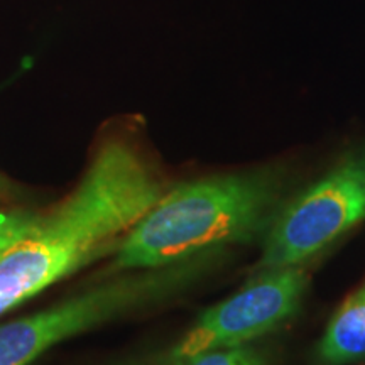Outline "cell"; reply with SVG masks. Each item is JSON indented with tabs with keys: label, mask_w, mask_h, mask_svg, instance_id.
Returning a JSON list of instances; mask_svg holds the SVG:
<instances>
[{
	"label": "cell",
	"mask_w": 365,
	"mask_h": 365,
	"mask_svg": "<svg viewBox=\"0 0 365 365\" xmlns=\"http://www.w3.org/2000/svg\"><path fill=\"white\" fill-rule=\"evenodd\" d=\"M303 266L257 271L230 298L208 308L170 354L173 365L210 350L247 345L293 318L308 289Z\"/></svg>",
	"instance_id": "5"
},
{
	"label": "cell",
	"mask_w": 365,
	"mask_h": 365,
	"mask_svg": "<svg viewBox=\"0 0 365 365\" xmlns=\"http://www.w3.org/2000/svg\"><path fill=\"white\" fill-rule=\"evenodd\" d=\"M284 166H262L181 182L118 242L113 266L145 271L175 266L266 234L284 203Z\"/></svg>",
	"instance_id": "2"
},
{
	"label": "cell",
	"mask_w": 365,
	"mask_h": 365,
	"mask_svg": "<svg viewBox=\"0 0 365 365\" xmlns=\"http://www.w3.org/2000/svg\"><path fill=\"white\" fill-rule=\"evenodd\" d=\"M181 365H267V355L254 345L210 350L191 357Z\"/></svg>",
	"instance_id": "7"
},
{
	"label": "cell",
	"mask_w": 365,
	"mask_h": 365,
	"mask_svg": "<svg viewBox=\"0 0 365 365\" xmlns=\"http://www.w3.org/2000/svg\"><path fill=\"white\" fill-rule=\"evenodd\" d=\"M207 261L208 254H203L175 266L129 274L44 312L2 325L0 365H29L59 341L175 293L202 271Z\"/></svg>",
	"instance_id": "3"
},
{
	"label": "cell",
	"mask_w": 365,
	"mask_h": 365,
	"mask_svg": "<svg viewBox=\"0 0 365 365\" xmlns=\"http://www.w3.org/2000/svg\"><path fill=\"white\" fill-rule=\"evenodd\" d=\"M163 193L158 173L134 144L105 140L71 195L0 257V314L120 242Z\"/></svg>",
	"instance_id": "1"
},
{
	"label": "cell",
	"mask_w": 365,
	"mask_h": 365,
	"mask_svg": "<svg viewBox=\"0 0 365 365\" xmlns=\"http://www.w3.org/2000/svg\"><path fill=\"white\" fill-rule=\"evenodd\" d=\"M322 365H344L365 357V284L333 313L317 349Z\"/></svg>",
	"instance_id": "6"
},
{
	"label": "cell",
	"mask_w": 365,
	"mask_h": 365,
	"mask_svg": "<svg viewBox=\"0 0 365 365\" xmlns=\"http://www.w3.org/2000/svg\"><path fill=\"white\" fill-rule=\"evenodd\" d=\"M38 218L39 215L27 210L0 208V257L29 234Z\"/></svg>",
	"instance_id": "8"
},
{
	"label": "cell",
	"mask_w": 365,
	"mask_h": 365,
	"mask_svg": "<svg viewBox=\"0 0 365 365\" xmlns=\"http://www.w3.org/2000/svg\"><path fill=\"white\" fill-rule=\"evenodd\" d=\"M365 220V143L286 198L262 240L257 271L303 266Z\"/></svg>",
	"instance_id": "4"
}]
</instances>
